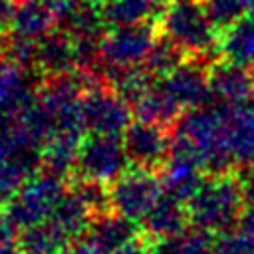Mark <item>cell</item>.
Returning <instances> with one entry per match:
<instances>
[{
    "instance_id": "6da1fadb",
    "label": "cell",
    "mask_w": 254,
    "mask_h": 254,
    "mask_svg": "<svg viewBox=\"0 0 254 254\" xmlns=\"http://www.w3.org/2000/svg\"><path fill=\"white\" fill-rule=\"evenodd\" d=\"M163 34L187 58L206 64L218 54L216 26L202 0H171L163 10Z\"/></svg>"
},
{
    "instance_id": "7a4b0ae2",
    "label": "cell",
    "mask_w": 254,
    "mask_h": 254,
    "mask_svg": "<svg viewBox=\"0 0 254 254\" xmlns=\"http://www.w3.org/2000/svg\"><path fill=\"white\" fill-rule=\"evenodd\" d=\"M244 196L234 175H212L189 202V218L206 234H226L242 218Z\"/></svg>"
},
{
    "instance_id": "3957f363",
    "label": "cell",
    "mask_w": 254,
    "mask_h": 254,
    "mask_svg": "<svg viewBox=\"0 0 254 254\" xmlns=\"http://www.w3.org/2000/svg\"><path fill=\"white\" fill-rule=\"evenodd\" d=\"M161 87L181 109L183 107L198 109L204 107L208 99H212L206 64L198 60L183 62L175 71H171L163 79Z\"/></svg>"
},
{
    "instance_id": "277c9868",
    "label": "cell",
    "mask_w": 254,
    "mask_h": 254,
    "mask_svg": "<svg viewBox=\"0 0 254 254\" xmlns=\"http://www.w3.org/2000/svg\"><path fill=\"white\" fill-rule=\"evenodd\" d=\"M212 99L222 107H236L254 97V71L228 62H214L208 69Z\"/></svg>"
},
{
    "instance_id": "5b68a950",
    "label": "cell",
    "mask_w": 254,
    "mask_h": 254,
    "mask_svg": "<svg viewBox=\"0 0 254 254\" xmlns=\"http://www.w3.org/2000/svg\"><path fill=\"white\" fill-rule=\"evenodd\" d=\"M125 141V155L145 171L159 169L165 163L167 153L171 151L169 137L155 123H141L129 127Z\"/></svg>"
},
{
    "instance_id": "8992f818",
    "label": "cell",
    "mask_w": 254,
    "mask_h": 254,
    "mask_svg": "<svg viewBox=\"0 0 254 254\" xmlns=\"http://www.w3.org/2000/svg\"><path fill=\"white\" fill-rule=\"evenodd\" d=\"M228 149L238 167H254V97L236 107H224Z\"/></svg>"
},
{
    "instance_id": "52a82bcc",
    "label": "cell",
    "mask_w": 254,
    "mask_h": 254,
    "mask_svg": "<svg viewBox=\"0 0 254 254\" xmlns=\"http://www.w3.org/2000/svg\"><path fill=\"white\" fill-rule=\"evenodd\" d=\"M159 183L149 173L125 177L115 189V204L127 218H147L159 200Z\"/></svg>"
},
{
    "instance_id": "ba28073f",
    "label": "cell",
    "mask_w": 254,
    "mask_h": 254,
    "mask_svg": "<svg viewBox=\"0 0 254 254\" xmlns=\"http://www.w3.org/2000/svg\"><path fill=\"white\" fill-rule=\"evenodd\" d=\"M218 56L224 62L254 67V16H244L218 36Z\"/></svg>"
},
{
    "instance_id": "9c48e42d",
    "label": "cell",
    "mask_w": 254,
    "mask_h": 254,
    "mask_svg": "<svg viewBox=\"0 0 254 254\" xmlns=\"http://www.w3.org/2000/svg\"><path fill=\"white\" fill-rule=\"evenodd\" d=\"M81 165L89 177H109L117 173L123 165V151L117 143L109 139H97L83 147L81 151Z\"/></svg>"
},
{
    "instance_id": "30bf717a",
    "label": "cell",
    "mask_w": 254,
    "mask_h": 254,
    "mask_svg": "<svg viewBox=\"0 0 254 254\" xmlns=\"http://www.w3.org/2000/svg\"><path fill=\"white\" fill-rule=\"evenodd\" d=\"M206 179H202V171L190 163L177 161L173 159L165 177H163V187L165 194L175 198V200H192L194 194L200 190Z\"/></svg>"
},
{
    "instance_id": "8fae6325",
    "label": "cell",
    "mask_w": 254,
    "mask_h": 254,
    "mask_svg": "<svg viewBox=\"0 0 254 254\" xmlns=\"http://www.w3.org/2000/svg\"><path fill=\"white\" fill-rule=\"evenodd\" d=\"M185 218L187 214L181 202L165 194L157 200V204L147 214V228L161 238L175 236L185 230Z\"/></svg>"
},
{
    "instance_id": "7c38bea8",
    "label": "cell",
    "mask_w": 254,
    "mask_h": 254,
    "mask_svg": "<svg viewBox=\"0 0 254 254\" xmlns=\"http://www.w3.org/2000/svg\"><path fill=\"white\" fill-rule=\"evenodd\" d=\"M83 115H85L87 123L93 125V129H99L103 133L117 131L127 121V113L121 107V103L115 101L113 97H105V95L91 99L85 105Z\"/></svg>"
},
{
    "instance_id": "4fadbf2b",
    "label": "cell",
    "mask_w": 254,
    "mask_h": 254,
    "mask_svg": "<svg viewBox=\"0 0 254 254\" xmlns=\"http://www.w3.org/2000/svg\"><path fill=\"white\" fill-rule=\"evenodd\" d=\"M151 36L145 28H129L127 34H117L113 40H109V60L111 62H135L145 52H151Z\"/></svg>"
},
{
    "instance_id": "5bb4252c",
    "label": "cell",
    "mask_w": 254,
    "mask_h": 254,
    "mask_svg": "<svg viewBox=\"0 0 254 254\" xmlns=\"http://www.w3.org/2000/svg\"><path fill=\"white\" fill-rule=\"evenodd\" d=\"M208 234L194 228V230H183L175 236L161 238V242L155 246L153 254H208Z\"/></svg>"
},
{
    "instance_id": "9a60e30c",
    "label": "cell",
    "mask_w": 254,
    "mask_h": 254,
    "mask_svg": "<svg viewBox=\"0 0 254 254\" xmlns=\"http://www.w3.org/2000/svg\"><path fill=\"white\" fill-rule=\"evenodd\" d=\"M202 4L210 22L220 30H226L240 18L248 16L244 0H202Z\"/></svg>"
},
{
    "instance_id": "2e32d148",
    "label": "cell",
    "mask_w": 254,
    "mask_h": 254,
    "mask_svg": "<svg viewBox=\"0 0 254 254\" xmlns=\"http://www.w3.org/2000/svg\"><path fill=\"white\" fill-rule=\"evenodd\" d=\"M30 236H34V240H26V250L32 254H52L60 244V234L56 230L36 228L30 232Z\"/></svg>"
},
{
    "instance_id": "e0dca14e",
    "label": "cell",
    "mask_w": 254,
    "mask_h": 254,
    "mask_svg": "<svg viewBox=\"0 0 254 254\" xmlns=\"http://www.w3.org/2000/svg\"><path fill=\"white\" fill-rule=\"evenodd\" d=\"M18 28L24 30L22 34H36L38 30H44L46 26V12L42 6L38 4H32V6H26L18 16Z\"/></svg>"
},
{
    "instance_id": "ac0fdd59",
    "label": "cell",
    "mask_w": 254,
    "mask_h": 254,
    "mask_svg": "<svg viewBox=\"0 0 254 254\" xmlns=\"http://www.w3.org/2000/svg\"><path fill=\"white\" fill-rule=\"evenodd\" d=\"M240 181V189H242V196H244V204L248 208L254 210V167L244 169L242 175H238Z\"/></svg>"
},
{
    "instance_id": "d6986e66",
    "label": "cell",
    "mask_w": 254,
    "mask_h": 254,
    "mask_svg": "<svg viewBox=\"0 0 254 254\" xmlns=\"http://www.w3.org/2000/svg\"><path fill=\"white\" fill-rule=\"evenodd\" d=\"M117 254H145V250L139 244H127V246H121Z\"/></svg>"
},
{
    "instance_id": "ffe728a7",
    "label": "cell",
    "mask_w": 254,
    "mask_h": 254,
    "mask_svg": "<svg viewBox=\"0 0 254 254\" xmlns=\"http://www.w3.org/2000/svg\"><path fill=\"white\" fill-rule=\"evenodd\" d=\"M6 16H8V6L0 0V26L4 24V20H6Z\"/></svg>"
},
{
    "instance_id": "44dd1931",
    "label": "cell",
    "mask_w": 254,
    "mask_h": 254,
    "mask_svg": "<svg viewBox=\"0 0 254 254\" xmlns=\"http://www.w3.org/2000/svg\"><path fill=\"white\" fill-rule=\"evenodd\" d=\"M208 254H226V252H222V250H220V248H218V246H212V248H210V252H208Z\"/></svg>"
}]
</instances>
